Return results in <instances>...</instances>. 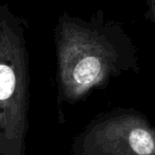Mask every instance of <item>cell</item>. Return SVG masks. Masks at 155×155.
I'll list each match as a JSON object with an SVG mask.
<instances>
[{"mask_svg":"<svg viewBox=\"0 0 155 155\" xmlns=\"http://www.w3.org/2000/svg\"><path fill=\"white\" fill-rule=\"evenodd\" d=\"M56 54V106L64 123L63 106L85 101L105 89L123 73L140 71L139 51L123 26L102 10L83 19L63 12L54 28Z\"/></svg>","mask_w":155,"mask_h":155,"instance_id":"cell-1","label":"cell"},{"mask_svg":"<svg viewBox=\"0 0 155 155\" xmlns=\"http://www.w3.org/2000/svg\"><path fill=\"white\" fill-rule=\"evenodd\" d=\"M28 21L0 1V155H27L30 107Z\"/></svg>","mask_w":155,"mask_h":155,"instance_id":"cell-2","label":"cell"},{"mask_svg":"<svg viewBox=\"0 0 155 155\" xmlns=\"http://www.w3.org/2000/svg\"><path fill=\"white\" fill-rule=\"evenodd\" d=\"M69 155H155V125L135 108H110L74 136Z\"/></svg>","mask_w":155,"mask_h":155,"instance_id":"cell-3","label":"cell"},{"mask_svg":"<svg viewBox=\"0 0 155 155\" xmlns=\"http://www.w3.org/2000/svg\"><path fill=\"white\" fill-rule=\"evenodd\" d=\"M147 5H148V10L144 13V17L150 20L155 27V0H148Z\"/></svg>","mask_w":155,"mask_h":155,"instance_id":"cell-4","label":"cell"}]
</instances>
